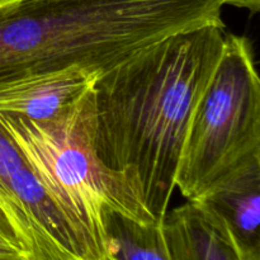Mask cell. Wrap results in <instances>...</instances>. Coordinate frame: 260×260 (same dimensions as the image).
Segmentation results:
<instances>
[{
	"label": "cell",
	"instance_id": "6",
	"mask_svg": "<svg viewBox=\"0 0 260 260\" xmlns=\"http://www.w3.org/2000/svg\"><path fill=\"white\" fill-rule=\"evenodd\" d=\"M96 79L90 71L71 68L0 83V113L51 121L80 102Z\"/></svg>",
	"mask_w": 260,
	"mask_h": 260
},
{
	"label": "cell",
	"instance_id": "12",
	"mask_svg": "<svg viewBox=\"0 0 260 260\" xmlns=\"http://www.w3.org/2000/svg\"><path fill=\"white\" fill-rule=\"evenodd\" d=\"M14 2H18V0H0V8L5 7V5L12 4V3H14Z\"/></svg>",
	"mask_w": 260,
	"mask_h": 260
},
{
	"label": "cell",
	"instance_id": "3",
	"mask_svg": "<svg viewBox=\"0 0 260 260\" xmlns=\"http://www.w3.org/2000/svg\"><path fill=\"white\" fill-rule=\"evenodd\" d=\"M260 162V80L250 42L226 33L215 71L185 137L175 188L201 202L230 178Z\"/></svg>",
	"mask_w": 260,
	"mask_h": 260
},
{
	"label": "cell",
	"instance_id": "7",
	"mask_svg": "<svg viewBox=\"0 0 260 260\" xmlns=\"http://www.w3.org/2000/svg\"><path fill=\"white\" fill-rule=\"evenodd\" d=\"M200 203L222 225L241 260H260V162L234 175Z\"/></svg>",
	"mask_w": 260,
	"mask_h": 260
},
{
	"label": "cell",
	"instance_id": "9",
	"mask_svg": "<svg viewBox=\"0 0 260 260\" xmlns=\"http://www.w3.org/2000/svg\"><path fill=\"white\" fill-rule=\"evenodd\" d=\"M161 223L139 222L106 210L102 216L103 260H172Z\"/></svg>",
	"mask_w": 260,
	"mask_h": 260
},
{
	"label": "cell",
	"instance_id": "2",
	"mask_svg": "<svg viewBox=\"0 0 260 260\" xmlns=\"http://www.w3.org/2000/svg\"><path fill=\"white\" fill-rule=\"evenodd\" d=\"M223 0H18L0 8V83L78 68L108 73L144 48L210 23Z\"/></svg>",
	"mask_w": 260,
	"mask_h": 260
},
{
	"label": "cell",
	"instance_id": "4",
	"mask_svg": "<svg viewBox=\"0 0 260 260\" xmlns=\"http://www.w3.org/2000/svg\"><path fill=\"white\" fill-rule=\"evenodd\" d=\"M94 88V86H93ZM41 183L63 211L101 245L102 216L113 210L156 223L123 182L99 160L93 137V89L62 116L45 122L0 113Z\"/></svg>",
	"mask_w": 260,
	"mask_h": 260
},
{
	"label": "cell",
	"instance_id": "10",
	"mask_svg": "<svg viewBox=\"0 0 260 260\" xmlns=\"http://www.w3.org/2000/svg\"><path fill=\"white\" fill-rule=\"evenodd\" d=\"M0 260H40L33 244L0 207Z\"/></svg>",
	"mask_w": 260,
	"mask_h": 260
},
{
	"label": "cell",
	"instance_id": "1",
	"mask_svg": "<svg viewBox=\"0 0 260 260\" xmlns=\"http://www.w3.org/2000/svg\"><path fill=\"white\" fill-rule=\"evenodd\" d=\"M225 23L169 36L96 79L94 147L145 212L161 223L193 112L226 38Z\"/></svg>",
	"mask_w": 260,
	"mask_h": 260
},
{
	"label": "cell",
	"instance_id": "8",
	"mask_svg": "<svg viewBox=\"0 0 260 260\" xmlns=\"http://www.w3.org/2000/svg\"><path fill=\"white\" fill-rule=\"evenodd\" d=\"M172 260H241L220 222L200 202L174 208L162 220Z\"/></svg>",
	"mask_w": 260,
	"mask_h": 260
},
{
	"label": "cell",
	"instance_id": "11",
	"mask_svg": "<svg viewBox=\"0 0 260 260\" xmlns=\"http://www.w3.org/2000/svg\"><path fill=\"white\" fill-rule=\"evenodd\" d=\"M225 5H233V7L246 9L250 13H258L260 8V0H223Z\"/></svg>",
	"mask_w": 260,
	"mask_h": 260
},
{
	"label": "cell",
	"instance_id": "5",
	"mask_svg": "<svg viewBox=\"0 0 260 260\" xmlns=\"http://www.w3.org/2000/svg\"><path fill=\"white\" fill-rule=\"evenodd\" d=\"M0 207L40 260H103L101 245L53 200L2 123Z\"/></svg>",
	"mask_w": 260,
	"mask_h": 260
}]
</instances>
